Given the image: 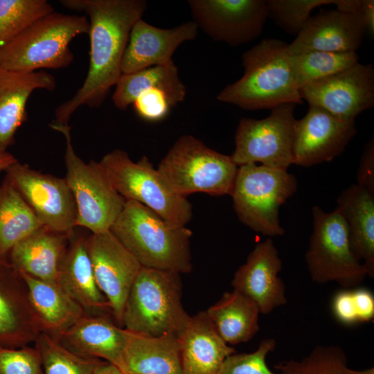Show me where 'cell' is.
<instances>
[{"label":"cell","mask_w":374,"mask_h":374,"mask_svg":"<svg viewBox=\"0 0 374 374\" xmlns=\"http://www.w3.org/2000/svg\"><path fill=\"white\" fill-rule=\"evenodd\" d=\"M68 9L89 18V66L75 94L55 109V122L66 125L80 107L98 108L121 75V62L133 26L147 8L144 0H62Z\"/></svg>","instance_id":"1"},{"label":"cell","mask_w":374,"mask_h":374,"mask_svg":"<svg viewBox=\"0 0 374 374\" xmlns=\"http://www.w3.org/2000/svg\"><path fill=\"white\" fill-rule=\"evenodd\" d=\"M288 44L267 38L242 55V76L217 96L222 103L244 110L273 109L285 103L302 104L292 72Z\"/></svg>","instance_id":"2"},{"label":"cell","mask_w":374,"mask_h":374,"mask_svg":"<svg viewBox=\"0 0 374 374\" xmlns=\"http://www.w3.org/2000/svg\"><path fill=\"white\" fill-rule=\"evenodd\" d=\"M110 231L143 267L180 274L192 270L191 230L171 226L141 203L125 200Z\"/></svg>","instance_id":"3"},{"label":"cell","mask_w":374,"mask_h":374,"mask_svg":"<svg viewBox=\"0 0 374 374\" xmlns=\"http://www.w3.org/2000/svg\"><path fill=\"white\" fill-rule=\"evenodd\" d=\"M181 290L180 274L142 267L125 302L123 327L152 337H179L191 318L182 305Z\"/></svg>","instance_id":"4"},{"label":"cell","mask_w":374,"mask_h":374,"mask_svg":"<svg viewBox=\"0 0 374 374\" xmlns=\"http://www.w3.org/2000/svg\"><path fill=\"white\" fill-rule=\"evenodd\" d=\"M84 16L53 12L0 48V69L33 72L68 66L74 55L69 44L89 32Z\"/></svg>","instance_id":"5"},{"label":"cell","mask_w":374,"mask_h":374,"mask_svg":"<svg viewBox=\"0 0 374 374\" xmlns=\"http://www.w3.org/2000/svg\"><path fill=\"white\" fill-rule=\"evenodd\" d=\"M158 171L169 187L186 197L195 193L231 195L238 166L189 134L181 136L160 161Z\"/></svg>","instance_id":"6"},{"label":"cell","mask_w":374,"mask_h":374,"mask_svg":"<svg viewBox=\"0 0 374 374\" xmlns=\"http://www.w3.org/2000/svg\"><path fill=\"white\" fill-rule=\"evenodd\" d=\"M98 163L114 189L125 200L143 204L172 226H185L191 220L190 202L169 187L147 157L134 162L127 152L116 149Z\"/></svg>","instance_id":"7"},{"label":"cell","mask_w":374,"mask_h":374,"mask_svg":"<svg viewBox=\"0 0 374 374\" xmlns=\"http://www.w3.org/2000/svg\"><path fill=\"white\" fill-rule=\"evenodd\" d=\"M295 176L287 171L249 163L238 167L231 195L240 220L254 231L269 237L285 233L280 206L296 192Z\"/></svg>","instance_id":"8"},{"label":"cell","mask_w":374,"mask_h":374,"mask_svg":"<svg viewBox=\"0 0 374 374\" xmlns=\"http://www.w3.org/2000/svg\"><path fill=\"white\" fill-rule=\"evenodd\" d=\"M50 127L65 138L66 180L77 207L75 226L91 233L109 231L123 208L125 199L112 185L98 162L86 163L75 152L68 125L53 123Z\"/></svg>","instance_id":"9"},{"label":"cell","mask_w":374,"mask_h":374,"mask_svg":"<svg viewBox=\"0 0 374 374\" xmlns=\"http://www.w3.org/2000/svg\"><path fill=\"white\" fill-rule=\"evenodd\" d=\"M313 231L305 262L312 280L318 284L336 282L344 288L359 285L368 276L352 251L348 228L339 210L326 213L312 208Z\"/></svg>","instance_id":"10"},{"label":"cell","mask_w":374,"mask_h":374,"mask_svg":"<svg viewBox=\"0 0 374 374\" xmlns=\"http://www.w3.org/2000/svg\"><path fill=\"white\" fill-rule=\"evenodd\" d=\"M295 104L271 109L262 119L242 118L235 134L231 157L239 167L249 163L287 171L292 161Z\"/></svg>","instance_id":"11"},{"label":"cell","mask_w":374,"mask_h":374,"mask_svg":"<svg viewBox=\"0 0 374 374\" xmlns=\"http://www.w3.org/2000/svg\"><path fill=\"white\" fill-rule=\"evenodd\" d=\"M42 224L70 235L76 227L77 207L65 178L42 173L16 161L5 170Z\"/></svg>","instance_id":"12"},{"label":"cell","mask_w":374,"mask_h":374,"mask_svg":"<svg viewBox=\"0 0 374 374\" xmlns=\"http://www.w3.org/2000/svg\"><path fill=\"white\" fill-rule=\"evenodd\" d=\"M188 4L199 29L231 46L258 37L268 18L264 0H189Z\"/></svg>","instance_id":"13"},{"label":"cell","mask_w":374,"mask_h":374,"mask_svg":"<svg viewBox=\"0 0 374 374\" xmlns=\"http://www.w3.org/2000/svg\"><path fill=\"white\" fill-rule=\"evenodd\" d=\"M86 247L96 283L109 304L114 321L123 327L125 302L142 267L110 230L91 233L87 237Z\"/></svg>","instance_id":"14"},{"label":"cell","mask_w":374,"mask_h":374,"mask_svg":"<svg viewBox=\"0 0 374 374\" xmlns=\"http://www.w3.org/2000/svg\"><path fill=\"white\" fill-rule=\"evenodd\" d=\"M302 100L343 121H355L374 105V69L372 64L353 66L317 80L300 90Z\"/></svg>","instance_id":"15"},{"label":"cell","mask_w":374,"mask_h":374,"mask_svg":"<svg viewBox=\"0 0 374 374\" xmlns=\"http://www.w3.org/2000/svg\"><path fill=\"white\" fill-rule=\"evenodd\" d=\"M356 134L355 121H343L309 105L305 116L294 122L293 164L310 167L330 161L344 151Z\"/></svg>","instance_id":"16"},{"label":"cell","mask_w":374,"mask_h":374,"mask_svg":"<svg viewBox=\"0 0 374 374\" xmlns=\"http://www.w3.org/2000/svg\"><path fill=\"white\" fill-rule=\"evenodd\" d=\"M282 261L269 238L256 244L246 262L235 271L233 290L253 301L260 313L268 314L286 304L285 286L279 277Z\"/></svg>","instance_id":"17"},{"label":"cell","mask_w":374,"mask_h":374,"mask_svg":"<svg viewBox=\"0 0 374 374\" xmlns=\"http://www.w3.org/2000/svg\"><path fill=\"white\" fill-rule=\"evenodd\" d=\"M198 32L199 28L193 21L172 28H161L139 19L130 34L121 62L122 74L171 63L177 48L186 42L195 39Z\"/></svg>","instance_id":"18"},{"label":"cell","mask_w":374,"mask_h":374,"mask_svg":"<svg viewBox=\"0 0 374 374\" xmlns=\"http://www.w3.org/2000/svg\"><path fill=\"white\" fill-rule=\"evenodd\" d=\"M366 29L360 16L337 9L323 10L310 17L294 41L290 55L310 51L356 52Z\"/></svg>","instance_id":"19"},{"label":"cell","mask_w":374,"mask_h":374,"mask_svg":"<svg viewBox=\"0 0 374 374\" xmlns=\"http://www.w3.org/2000/svg\"><path fill=\"white\" fill-rule=\"evenodd\" d=\"M40 332L25 281L8 258H0V347L29 345Z\"/></svg>","instance_id":"20"},{"label":"cell","mask_w":374,"mask_h":374,"mask_svg":"<svg viewBox=\"0 0 374 374\" xmlns=\"http://www.w3.org/2000/svg\"><path fill=\"white\" fill-rule=\"evenodd\" d=\"M110 315L86 313L58 340L72 352L106 361L125 374L123 354L130 331L118 326Z\"/></svg>","instance_id":"21"},{"label":"cell","mask_w":374,"mask_h":374,"mask_svg":"<svg viewBox=\"0 0 374 374\" xmlns=\"http://www.w3.org/2000/svg\"><path fill=\"white\" fill-rule=\"evenodd\" d=\"M55 78L44 70L24 72L0 69V154L15 143L27 118L26 104L36 89L53 91Z\"/></svg>","instance_id":"22"},{"label":"cell","mask_w":374,"mask_h":374,"mask_svg":"<svg viewBox=\"0 0 374 374\" xmlns=\"http://www.w3.org/2000/svg\"><path fill=\"white\" fill-rule=\"evenodd\" d=\"M87 236L74 231L62 260L58 284L87 314H111L109 304L96 283L86 247Z\"/></svg>","instance_id":"23"},{"label":"cell","mask_w":374,"mask_h":374,"mask_svg":"<svg viewBox=\"0 0 374 374\" xmlns=\"http://www.w3.org/2000/svg\"><path fill=\"white\" fill-rule=\"evenodd\" d=\"M69 236L42 226L15 245L8 259L19 274L58 283Z\"/></svg>","instance_id":"24"},{"label":"cell","mask_w":374,"mask_h":374,"mask_svg":"<svg viewBox=\"0 0 374 374\" xmlns=\"http://www.w3.org/2000/svg\"><path fill=\"white\" fill-rule=\"evenodd\" d=\"M183 374H217L235 350L220 337L206 311L191 317L179 337Z\"/></svg>","instance_id":"25"},{"label":"cell","mask_w":374,"mask_h":374,"mask_svg":"<svg viewBox=\"0 0 374 374\" xmlns=\"http://www.w3.org/2000/svg\"><path fill=\"white\" fill-rule=\"evenodd\" d=\"M41 332L59 339L87 312L57 283L20 274Z\"/></svg>","instance_id":"26"},{"label":"cell","mask_w":374,"mask_h":374,"mask_svg":"<svg viewBox=\"0 0 374 374\" xmlns=\"http://www.w3.org/2000/svg\"><path fill=\"white\" fill-rule=\"evenodd\" d=\"M346 222L350 247L370 277L374 276V193L356 184L337 198Z\"/></svg>","instance_id":"27"},{"label":"cell","mask_w":374,"mask_h":374,"mask_svg":"<svg viewBox=\"0 0 374 374\" xmlns=\"http://www.w3.org/2000/svg\"><path fill=\"white\" fill-rule=\"evenodd\" d=\"M123 364L125 374H183L179 339L130 331Z\"/></svg>","instance_id":"28"},{"label":"cell","mask_w":374,"mask_h":374,"mask_svg":"<svg viewBox=\"0 0 374 374\" xmlns=\"http://www.w3.org/2000/svg\"><path fill=\"white\" fill-rule=\"evenodd\" d=\"M222 339L229 345L251 339L260 329V309L242 293L233 290L206 311Z\"/></svg>","instance_id":"29"},{"label":"cell","mask_w":374,"mask_h":374,"mask_svg":"<svg viewBox=\"0 0 374 374\" xmlns=\"http://www.w3.org/2000/svg\"><path fill=\"white\" fill-rule=\"evenodd\" d=\"M115 87L112 100L115 107L121 110L127 109L146 87L162 89L168 96L172 107L184 101L186 96V87L179 76L178 67L174 62L167 65L122 74Z\"/></svg>","instance_id":"30"},{"label":"cell","mask_w":374,"mask_h":374,"mask_svg":"<svg viewBox=\"0 0 374 374\" xmlns=\"http://www.w3.org/2000/svg\"><path fill=\"white\" fill-rule=\"evenodd\" d=\"M43 225L16 188L6 179L0 185V258Z\"/></svg>","instance_id":"31"},{"label":"cell","mask_w":374,"mask_h":374,"mask_svg":"<svg viewBox=\"0 0 374 374\" xmlns=\"http://www.w3.org/2000/svg\"><path fill=\"white\" fill-rule=\"evenodd\" d=\"M358 60L356 52L310 51L290 54L292 72L299 90L353 66Z\"/></svg>","instance_id":"32"},{"label":"cell","mask_w":374,"mask_h":374,"mask_svg":"<svg viewBox=\"0 0 374 374\" xmlns=\"http://www.w3.org/2000/svg\"><path fill=\"white\" fill-rule=\"evenodd\" d=\"M34 344L41 356L44 374H93L104 362L76 354L44 332L39 333Z\"/></svg>","instance_id":"33"},{"label":"cell","mask_w":374,"mask_h":374,"mask_svg":"<svg viewBox=\"0 0 374 374\" xmlns=\"http://www.w3.org/2000/svg\"><path fill=\"white\" fill-rule=\"evenodd\" d=\"M53 12L46 0H0V48Z\"/></svg>","instance_id":"34"},{"label":"cell","mask_w":374,"mask_h":374,"mask_svg":"<svg viewBox=\"0 0 374 374\" xmlns=\"http://www.w3.org/2000/svg\"><path fill=\"white\" fill-rule=\"evenodd\" d=\"M274 368L289 374H359L348 366L346 356L337 346L317 345L300 361L281 362Z\"/></svg>","instance_id":"35"},{"label":"cell","mask_w":374,"mask_h":374,"mask_svg":"<svg viewBox=\"0 0 374 374\" xmlns=\"http://www.w3.org/2000/svg\"><path fill=\"white\" fill-rule=\"evenodd\" d=\"M337 0H267V17L287 33L297 35L317 7L336 4Z\"/></svg>","instance_id":"36"},{"label":"cell","mask_w":374,"mask_h":374,"mask_svg":"<svg viewBox=\"0 0 374 374\" xmlns=\"http://www.w3.org/2000/svg\"><path fill=\"white\" fill-rule=\"evenodd\" d=\"M332 310L340 323L352 325L368 322L374 317V296L364 288L338 292L332 301Z\"/></svg>","instance_id":"37"},{"label":"cell","mask_w":374,"mask_h":374,"mask_svg":"<svg viewBox=\"0 0 374 374\" xmlns=\"http://www.w3.org/2000/svg\"><path fill=\"white\" fill-rule=\"evenodd\" d=\"M276 345L274 339H265L252 353L231 354L225 359L217 374H289L274 373L267 364L266 357Z\"/></svg>","instance_id":"38"},{"label":"cell","mask_w":374,"mask_h":374,"mask_svg":"<svg viewBox=\"0 0 374 374\" xmlns=\"http://www.w3.org/2000/svg\"><path fill=\"white\" fill-rule=\"evenodd\" d=\"M0 374H44L38 349L29 345L0 347Z\"/></svg>","instance_id":"39"},{"label":"cell","mask_w":374,"mask_h":374,"mask_svg":"<svg viewBox=\"0 0 374 374\" xmlns=\"http://www.w3.org/2000/svg\"><path fill=\"white\" fill-rule=\"evenodd\" d=\"M132 105L136 114L148 121H159L164 118L172 107L167 94L155 87L143 89Z\"/></svg>","instance_id":"40"},{"label":"cell","mask_w":374,"mask_h":374,"mask_svg":"<svg viewBox=\"0 0 374 374\" xmlns=\"http://www.w3.org/2000/svg\"><path fill=\"white\" fill-rule=\"evenodd\" d=\"M357 185L374 193V141L366 143L361 157L357 172Z\"/></svg>","instance_id":"41"},{"label":"cell","mask_w":374,"mask_h":374,"mask_svg":"<svg viewBox=\"0 0 374 374\" xmlns=\"http://www.w3.org/2000/svg\"><path fill=\"white\" fill-rule=\"evenodd\" d=\"M360 17L366 31L371 36L374 35V1L362 0Z\"/></svg>","instance_id":"42"},{"label":"cell","mask_w":374,"mask_h":374,"mask_svg":"<svg viewBox=\"0 0 374 374\" xmlns=\"http://www.w3.org/2000/svg\"><path fill=\"white\" fill-rule=\"evenodd\" d=\"M93 374H125L117 366L112 364L106 361H104L99 365Z\"/></svg>","instance_id":"43"},{"label":"cell","mask_w":374,"mask_h":374,"mask_svg":"<svg viewBox=\"0 0 374 374\" xmlns=\"http://www.w3.org/2000/svg\"><path fill=\"white\" fill-rule=\"evenodd\" d=\"M16 161L17 159L8 152L0 154V173Z\"/></svg>","instance_id":"44"},{"label":"cell","mask_w":374,"mask_h":374,"mask_svg":"<svg viewBox=\"0 0 374 374\" xmlns=\"http://www.w3.org/2000/svg\"><path fill=\"white\" fill-rule=\"evenodd\" d=\"M359 374H374V368H369L363 371H359Z\"/></svg>","instance_id":"45"}]
</instances>
